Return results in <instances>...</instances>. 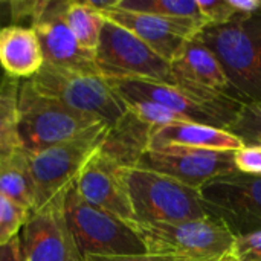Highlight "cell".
<instances>
[{
  "label": "cell",
  "mask_w": 261,
  "mask_h": 261,
  "mask_svg": "<svg viewBox=\"0 0 261 261\" xmlns=\"http://www.w3.org/2000/svg\"><path fill=\"white\" fill-rule=\"evenodd\" d=\"M116 8L164 18L203 20L196 0H118Z\"/></svg>",
  "instance_id": "7402d4cb"
},
{
  "label": "cell",
  "mask_w": 261,
  "mask_h": 261,
  "mask_svg": "<svg viewBox=\"0 0 261 261\" xmlns=\"http://www.w3.org/2000/svg\"><path fill=\"white\" fill-rule=\"evenodd\" d=\"M31 213L2 197L0 200V245L20 236Z\"/></svg>",
  "instance_id": "d4e9b609"
},
{
  "label": "cell",
  "mask_w": 261,
  "mask_h": 261,
  "mask_svg": "<svg viewBox=\"0 0 261 261\" xmlns=\"http://www.w3.org/2000/svg\"><path fill=\"white\" fill-rule=\"evenodd\" d=\"M228 132L239 136L245 144L261 138V102H243Z\"/></svg>",
  "instance_id": "cb8c5ba5"
},
{
  "label": "cell",
  "mask_w": 261,
  "mask_h": 261,
  "mask_svg": "<svg viewBox=\"0 0 261 261\" xmlns=\"http://www.w3.org/2000/svg\"><path fill=\"white\" fill-rule=\"evenodd\" d=\"M28 81L38 92L76 112L95 116L110 127L127 113L121 96L98 72L64 69L44 63L41 70Z\"/></svg>",
  "instance_id": "8992f818"
},
{
  "label": "cell",
  "mask_w": 261,
  "mask_h": 261,
  "mask_svg": "<svg viewBox=\"0 0 261 261\" xmlns=\"http://www.w3.org/2000/svg\"><path fill=\"white\" fill-rule=\"evenodd\" d=\"M171 145L217 153H234L242 148L245 142L225 128L199 122H179L168 127L151 128L148 148Z\"/></svg>",
  "instance_id": "e0dca14e"
},
{
  "label": "cell",
  "mask_w": 261,
  "mask_h": 261,
  "mask_svg": "<svg viewBox=\"0 0 261 261\" xmlns=\"http://www.w3.org/2000/svg\"><path fill=\"white\" fill-rule=\"evenodd\" d=\"M135 223H177L210 217L199 191L141 167H122Z\"/></svg>",
  "instance_id": "277c9868"
},
{
  "label": "cell",
  "mask_w": 261,
  "mask_h": 261,
  "mask_svg": "<svg viewBox=\"0 0 261 261\" xmlns=\"http://www.w3.org/2000/svg\"><path fill=\"white\" fill-rule=\"evenodd\" d=\"M148 254L171 255L185 261H231L236 236L219 219L177 223H133Z\"/></svg>",
  "instance_id": "7a4b0ae2"
},
{
  "label": "cell",
  "mask_w": 261,
  "mask_h": 261,
  "mask_svg": "<svg viewBox=\"0 0 261 261\" xmlns=\"http://www.w3.org/2000/svg\"><path fill=\"white\" fill-rule=\"evenodd\" d=\"M200 15L208 26H220L229 23L237 12L229 0H196Z\"/></svg>",
  "instance_id": "484cf974"
},
{
  "label": "cell",
  "mask_w": 261,
  "mask_h": 261,
  "mask_svg": "<svg viewBox=\"0 0 261 261\" xmlns=\"http://www.w3.org/2000/svg\"><path fill=\"white\" fill-rule=\"evenodd\" d=\"M0 200H2V196H0Z\"/></svg>",
  "instance_id": "836d02e7"
},
{
  "label": "cell",
  "mask_w": 261,
  "mask_h": 261,
  "mask_svg": "<svg viewBox=\"0 0 261 261\" xmlns=\"http://www.w3.org/2000/svg\"><path fill=\"white\" fill-rule=\"evenodd\" d=\"M208 214L223 222L236 237L261 231V177L231 173L199 190Z\"/></svg>",
  "instance_id": "9c48e42d"
},
{
  "label": "cell",
  "mask_w": 261,
  "mask_h": 261,
  "mask_svg": "<svg viewBox=\"0 0 261 261\" xmlns=\"http://www.w3.org/2000/svg\"><path fill=\"white\" fill-rule=\"evenodd\" d=\"M66 23L81 47L96 54L106 18L89 6L87 2L69 0L66 6Z\"/></svg>",
  "instance_id": "ffe728a7"
},
{
  "label": "cell",
  "mask_w": 261,
  "mask_h": 261,
  "mask_svg": "<svg viewBox=\"0 0 261 261\" xmlns=\"http://www.w3.org/2000/svg\"><path fill=\"white\" fill-rule=\"evenodd\" d=\"M43 64V50L31 26L12 24L0 29V66L8 76L20 81L31 80Z\"/></svg>",
  "instance_id": "ac0fdd59"
},
{
  "label": "cell",
  "mask_w": 261,
  "mask_h": 261,
  "mask_svg": "<svg viewBox=\"0 0 261 261\" xmlns=\"http://www.w3.org/2000/svg\"><path fill=\"white\" fill-rule=\"evenodd\" d=\"M136 167L156 171L196 191L210 180L236 171L232 153L193 150L176 145L147 148Z\"/></svg>",
  "instance_id": "8fae6325"
},
{
  "label": "cell",
  "mask_w": 261,
  "mask_h": 261,
  "mask_svg": "<svg viewBox=\"0 0 261 261\" xmlns=\"http://www.w3.org/2000/svg\"><path fill=\"white\" fill-rule=\"evenodd\" d=\"M196 38L220 61L236 99L261 102V9L236 15L226 24L206 26Z\"/></svg>",
  "instance_id": "6da1fadb"
},
{
  "label": "cell",
  "mask_w": 261,
  "mask_h": 261,
  "mask_svg": "<svg viewBox=\"0 0 261 261\" xmlns=\"http://www.w3.org/2000/svg\"><path fill=\"white\" fill-rule=\"evenodd\" d=\"M64 216L83 257L148 254L130 223L87 203L75 184L64 194Z\"/></svg>",
  "instance_id": "52a82bcc"
},
{
  "label": "cell",
  "mask_w": 261,
  "mask_h": 261,
  "mask_svg": "<svg viewBox=\"0 0 261 261\" xmlns=\"http://www.w3.org/2000/svg\"><path fill=\"white\" fill-rule=\"evenodd\" d=\"M109 130L110 125L101 124L69 141L26 153L35 184V211L63 196L75 184L86 164L102 145Z\"/></svg>",
  "instance_id": "ba28073f"
},
{
  "label": "cell",
  "mask_w": 261,
  "mask_h": 261,
  "mask_svg": "<svg viewBox=\"0 0 261 261\" xmlns=\"http://www.w3.org/2000/svg\"><path fill=\"white\" fill-rule=\"evenodd\" d=\"M231 261H261V231L236 237Z\"/></svg>",
  "instance_id": "83f0119b"
},
{
  "label": "cell",
  "mask_w": 261,
  "mask_h": 261,
  "mask_svg": "<svg viewBox=\"0 0 261 261\" xmlns=\"http://www.w3.org/2000/svg\"><path fill=\"white\" fill-rule=\"evenodd\" d=\"M118 3V2H116ZM106 20L127 29L159 57L171 63L187 41L194 40L208 24L194 18H164L112 8L101 14Z\"/></svg>",
  "instance_id": "4fadbf2b"
},
{
  "label": "cell",
  "mask_w": 261,
  "mask_h": 261,
  "mask_svg": "<svg viewBox=\"0 0 261 261\" xmlns=\"http://www.w3.org/2000/svg\"><path fill=\"white\" fill-rule=\"evenodd\" d=\"M237 15H251L261 9V0H229Z\"/></svg>",
  "instance_id": "4dcf8cb0"
},
{
  "label": "cell",
  "mask_w": 261,
  "mask_h": 261,
  "mask_svg": "<svg viewBox=\"0 0 261 261\" xmlns=\"http://www.w3.org/2000/svg\"><path fill=\"white\" fill-rule=\"evenodd\" d=\"M121 168V165L98 150L75 180V190L87 203L133 225L135 213Z\"/></svg>",
  "instance_id": "9a60e30c"
},
{
  "label": "cell",
  "mask_w": 261,
  "mask_h": 261,
  "mask_svg": "<svg viewBox=\"0 0 261 261\" xmlns=\"http://www.w3.org/2000/svg\"><path fill=\"white\" fill-rule=\"evenodd\" d=\"M170 64L174 83L236 98L220 61L200 40L187 41Z\"/></svg>",
  "instance_id": "2e32d148"
},
{
  "label": "cell",
  "mask_w": 261,
  "mask_h": 261,
  "mask_svg": "<svg viewBox=\"0 0 261 261\" xmlns=\"http://www.w3.org/2000/svg\"><path fill=\"white\" fill-rule=\"evenodd\" d=\"M122 101H151L206 125L228 130L240 106L239 99L197 90L177 83H161L136 78H107Z\"/></svg>",
  "instance_id": "3957f363"
},
{
  "label": "cell",
  "mask_w": 261,
  "mask_h": 261,
  "mask_svg": "<svg viewBox=\"0 0 261 261\" xmlns=\"http://www.w3.org/2000/svg\"><path fill=\"white\" fill-rule=\"evenodd\" d=\"M232 164L237 173L261 177V145L245 144L232 153Z\"/></svg>",
  "instance_id": "4316f807"
},
{
  "label": "cell",
  "mask_w": 261,
  "mask_h": 261,
  "mask_svg": "<svg viewBox=\"0 0 261 261\" xmlns=\"http://www.w3.org/2000/svg\"><path fill=\"white\" fill-rule=\"evenodd\" d=\"M20 80L0 75V142L21 148L18 139V90Z\"/></svg>",
  "instance_id": "44dd1931"
},
{
  "label": "cell",
  "mask_w": 261,
  "mask_h": 261,
  "mask_svg": "<svg viewBox=\"0 0 261 261\" xmlns=\"http://www.w3.org/2000/svg\"><path fill=\"white\" fill-rule=\"evenodd\" d=\"M14 150H17V148H11V147H8V145H5V144L0 142V159H3L5 156H8Z\"/></svg>",
  "instance_id": "1f68e13d"
},
{
  "label": "cell",
  "mask_w": 261,
  "mask_h": 261,
  "mask_svg": "<svg viewBox=\"0 0 261 261\" xmlns=\"http://www.w3.org/2000/svg\"><path fill=\"white\" fill-rule=\"evenodd\" d=\"M0 196L28 213L35 211V184L26 151L17 148L0 159Z\"/></svg>",
  "instance_id": "d6986e66"
},
{
  "label": "cell",
  "mask_w": 261,
  "mask_h": 261,
  "mask_svg": "<svg viewBox=\"0 0 261 261\" xmlns=\"http://www.w3.org/2000/svg\"><path fill=\"white\" fill-rule=\"evenodd\" d=\"M96 66L106 78H136L161 83H174L171 64L151 50L127 29L106 20Z\"/></svg>",
  "instance_id": "30bf717a"
},
{
  "label": "cell",
  "mask_w": 261,
  "mask_h": 261,
  "mask_svg": "<svg viewBox=\"0 0 261 261\" xmlns=\"http://www.w3.org/2000/svg\"><path fill=\"white\" fill-rule=\"evenodd\" d=\"M101 124L106 122L38 92L28 80L20 83L18 139L26 153L69 141Z\"/></svg>",
  "instance_id": "5b68a950"
},
{
  "label": "cell",
  "mask_w": 261,
  "mask_h": 261,
  "mask_svg": "<svg viewBox=\"0 0 261 261\" xmlns=\"http://www.w3.org/2000/svg\"><path fill=\"white\" fill-rule=\"evenodd\" d=\"M0 261H28L20 236L5 245H0Z\"/></svg>",
  "instance_id": "f546056e"
},
{
  "label": "cell",
  "mask_w": 261,
  "mask_h": 261,
  "mask_svg": "<svg viewBox=\"0 0 261 261\" xmlns=\"http://www.w3.org/2000/svg\"><path fill=\"white\" fill-rule=\"evenodd\" d=\"M67 2L49 0L43 14L31 26L38 37L44 63L64 69L101 73L96 66V54L81 47L66 23Z\"/></svg>",
  "instance_id": "5bb4252c"
},
{
  "label": "cell",
  "mask_w": 261,
  "mask_h": 261,
  "mask_svg": "<svg viewBox=\"0 0 261 261\" xmlns=\"http://www.w3.org/2000/svg\"><path fill=\"white\" fill-rule=\"evenodd\" d=\"M127 112L135 115L139 121L150 125L151 128H161L174 125L179 122H194L184 115H179L165 106L151 101H124Z\"/></svg>",
  "instance_id": "603a6c76"
},
{
  "label": "cell",
  "mask_w": 261,
  "mask_h": 261,
  "mask_svg": "<svg viewBox=\"0 0 261 261\" xmlns=\"http://www.w3.org/2000/svg\"><path fill=\"white\" fill-rule=\"evenodd\" d=\"M251 144H258V145H261V138L255 139V141H254V142H251Z\"/></svg>",
  "instance_id": "d6a6232c"
},
{
  "label": "cell",
  "mask_w": 261,
  "mask_h": 261,
  "mask_svg": "<svg viewBox=\"0 0 261 261\" xmlns=\"http://www.w3.org/2000/svg\"><path fill=\"white\" fill-rule=\"evenodd\" d=\"M84 261H185L171 255L141 254V255H86Z\"/></svg>",
  "instance_id": "f1b7e54d"
},
{
  "label": "cell",
  "mask_w": 261,
  "mask_h": 261,
  "mask_svg": "<svg viewBox=\"0 0 261 261\" xmlns=\"http://www.w3.org/2000/svg\"><path fill=\"white\" fill-rule=\"evenodd\" d=\"M64 194L31 213L24 223L20 240L28 261H84L66 222Z\"/></svg>",
  "instance_id": "7c38bea8"
}]
</instances>
